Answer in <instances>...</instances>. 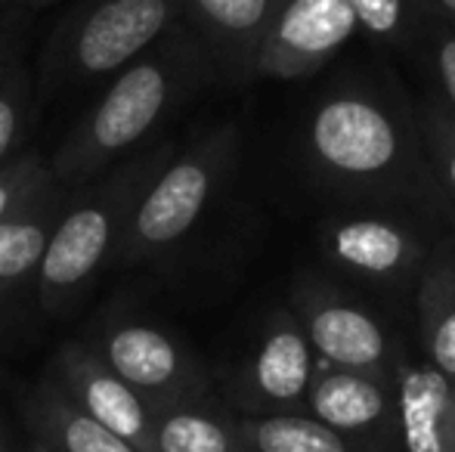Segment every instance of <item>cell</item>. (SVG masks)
I'll return each instance as SVG.
<instances>
[{
    "label": "cell",
    "mask_w": 455,
    "mask_h": 452,
    "mask_svg": "<svg viewBox=\"0 0 455 452\" xmlns=\"http://www.w3.org/2000/svg\"><path fill=\"white\" fill-rule=\"evenodd\" d=\"M300 155L313 180L344 205L396 208L455 229L403 91L371 84L329 91L307 112Z\"/></svg>",
    "instance_id": "obj_1"
},
{
    "label": "cell",
    "mask_w": 455,
    "mask_h": 452,
    "mask_svg": "<svg viewBox=\"0 0 455 452\" xmlns=\"http://www.w3.org/2000/svg\"><path fill=\"white\" fill-rule=\"evenodd\" d=\"M217 81L214 62L196 35L180 22L124 72L81 115L50 158V174L62 189H78L140 152V146L174 118L196 93Z\"/></svg>",
    "instance_id": "obj_2"
},
{
    "label": "cell",
    "mask_w": 455,
    "mask_h": 452,
    "mask_svg": "<svg viewBox=\"0 0 455 452\" xmlns=\"http://www.w3.org/2000/svg\"><path fill=\"white\" fill-rule=\"evenodd\" d=\"M174 152V143H156L121 158L84 186L68 189L35 276L44 313L62 316L91 295L100 273L112 266L137 199Z\"/></svg>",
    "instance_id": "obj_3"
},
{
    "label": "cell",
    "mask_w": 455,
    "mask_h": 452,
    "mask_svg": "<svg viewBox=\"0 0 455 452\" xmlns=\"http://www.w3.org/2000/svg\"><path fill=\"white\" fill-rule=\"evenodd\" d=\"M239 149L235 121H223L177 149L133 205L112 266H140L177 251L229 183Z\"/></svg>",
    "instance_id": "obj_4"
},
{
    "label": "cell",
    "mask_w": 455,
    "mask_h": 452,
    "mask_svg": "<svg viewBox=\"0 0 455 452\" xmlns=\"http://www.w3.org/2000/svg\"><path fill=\"white\" fill-rule=\"evenodd\" d=\"M180 22V0H81L50 35L35 93L115 78Z\"/></svg>",
    "instance_id": "obj_5"
},
{
    "label": "cell",
    "mask_w": 455,
    "mask_h": 452,
    "mask_svg": "<svg viewBox=\"0 0 455 452\" xmlns=\"http://www.w3.org/2000/svg\"><path fill=\"white\" fill-rule=\"evenodd\" d=\"M440 233L446 229L419 214L347 205L319 224L316 245L341 276L396 295H415L425 260Z\"/></svg>",
    "instance_id": "obj_6"
},
{
    "label": "cell",
    "mask_w": 455,
    "mask_h": 452,
    "mask_svg": "<svg viewBox=\"0 0 455 452\" xmlns=\"http://www.w3.org/2000/svg\"><path fill=\"white\" fill-rule=\"evenodd\" d=\"M291 313L316 362L394 381L396 344L356 295L338 289L331 279L300 273L291 289Z\"/></svg>",
    "instance_id": "obj_7"
},
{
    "label": "cell",
    "mask_w": 455,
    "mask_h": 452,
    "mask_svg": "<svg viewBox=\"0 0 455 452\" xmlns=\"http://www.w3.org/2000/svg\"><path fill=\"white\" fill-rule=\"evenodd\" d=\"M84 344L152 409L208 397V372L202 362L156 322L127 313L106 316Z\"/></svg>",
    "instance_id": "obj_8"
},
{
    "label": "cell",
    "mask_w": 455,
    "mask_h": 452,
    "mask_svg": "<svg viewBox=\"0 0 455 452\" xmlns=\"http://www.w3.org/2000/svg\"><path fill=\"white\" fill-rule=\"evenodd\" d=\"M350 0H282L254 56L251 81H300L323 72L354 37Z\"/></svg>",
    "instance_id": "obj_9"
},
{
    "label": "cell",
    "mask_w": 455,
    "mask_h": 452,
    "mask_svg": "<svg viewBox=\"0 0 455 452\" xmlns=\"http://www.w3.org/2000/svg\"><path fill=\"white\" fill-rule=\"evenodd\" d=\"M313 375L316 353L291 310L279 307L267 316L264 332L233 385V397L248 416L300 412Z\"/></svg>",
    "instance_id": "obj_10"
},
{
    "label": "cell",
    "mask_w": 455,
    "mask_h": 452,
    "mask_svg": "<svg viewBox=\"0 0 455 452\" xmlns=\"http://www.w3.org/2000/svg\"><path fill=\"white\" fill-rule=\"evenodd\" d=\"M50 378L96 424L118 434L137 452H152V406L84 341H68L56 350Z\"/></svg>",
    "instance_id": "obj_11"
},
{
    "label": "cell",
    "mask_w": 455,
    "mask_h": 452,
    "mask_svg": "<svg viewBox=\"0 0 455 452\" xmlns=\"http://www.w3.org/2000/svg\"><path fill=\"white\" fill-rule=\"evenodd\" d=\"M282 0H180L183 25L202 41L217 81L251 84L258 47Z\"/></svg>",
    "instance_id": "obj_12"
},
{
    "label": "cell",
    "mask_w": 455,
    "mask_h": 452,
    "mask_svg": "<svg viewBox=\"0 0 455 452\" xmlns=\"http://www.w3.org/2000/svg\"><path fill=\"white\" fill-rule=\"evenodd\" d=\"M304 409H310V416L325 428L338 431L344 440H375L394 434L396 391L394 381L316 362Z\"/></svg>",
    "instance_id": "obj_13"
},
{
    "label": "cell",
    "mask_w": 455,
    "mask_h": 452,
    "mask_svg": "<svg viewBox=\"0 0 455 452\" xmlns=\"http://www.w3.org/2000/svg\"><path fill=\"white\" fill-rule=\"evenodd\" d=\"M394 391L403 452H455L452 381L427 360H412L396 347Z\"/></svg>",
    "instance_id": "obj_14"
},
{
    "label": "cell",
    "mask_w": 455,
    "mask_h": 452,
    "mask_svg": "<svg viewBox=\"0 0 455 452\" xmlns=\"http://www.w3.org/2000/svg\"><path fill=\"white\" fill-rule=\"evenodd\" d=\"M66 195L68 189H62L47 168L37 186L0 220V304L35 282Z\"/></svg>",
    "instance_id": "obj_15"
},
{
    "label": "cell",
    "mask_w": 455,
    "mask_h": 452,
    "mask_svg": "<svg viewBox=\"0 0 455 452\" xmlns=\"http://www.w3.org/2000/svg\"><path fill=\"white\" fill-rule=\"evenodd\" d=\"M421 347L437 372L455 381V229L437 235L415 285Z\"/></svg>",
    "instance_id": "obj_16"
},
{
    "label": "cell",
    "mask_w": 455,
    "mask_h": 452,
    "mask_svg": "<svg viewBox=\"0 0 455 452\" xmlns=\"http://www.w3.org/2000/svg\"><path fill=\"white\" fill-rule=\"evenodd\" d=\"M22 418L31 437L53 452H137L118 434L96 424L91 416L78 409L53 378H44L25 397Z\"/></svg>",
    "instance_id": "obj_17"
},
{
    "label": "cell",
    "mask_w": 455,
    "mask_h": 452,
    "mask_svg": "<svg viewBox=\"0 0 455 452\" xmlns=\"http://www.w3.org/2000/svg\"><path fill=\"white\" fill-rule=\"evenodd\" d=\"M152 452H245L233 416L204 397L152 409Z\"/></svg>",
    "instance_id": "obj_18"
},
{
    "label": "cell",
    "mask_w": 455,
    "mask_h": 452,
    "mask_svg": "<svg viewBox=\"0 0 455 452\" xmlns=\"http://www.w3.org/2000/svg\"><path fill=\"white\" fill-rule=\"evenodd\" d=\"M245 452H356L338 431L304 412L235 418Z\"/></svg>",
    "instance_id": "obj_19"
},
{
    "label": "cell",
    "mask_w": 455,
    "mask_h": 452,
    "mask_svg": "<svg viewBox=\"0 0 455 452\" xmlns=\"http://www.w3.org/2000/svg\"><path fill=\"white\" fill-rule=\"evenodd\" d=\"M356 28L390 50L415 56L425 31L431 28V12L425 0H350Z\"/></svg>",
    "instance_id": "obj_20"
},
{
    "label": "cell",
    "mask_w": 455,
    "mask_h": 452,
    "mask_svg": "<svg viewBox=\"0 0 455 452\" xmlns=\"http://www.w3.org/2000/svg\"><path fill=\"white\" fill-rule=\"evenodd\" d=\"M412 118L419 127V139L427 164H431V174L455 224V118L431 93L412 103Z\"/></svg>",
    "instance_id": "obj_21"
},
{
    "label": "cell",
    "mask_w": 455,
    "mask_h": 452,
    "mask_svg": "<svg viewBox=\"0 0 455 452\" xmlns=\"http://www.w3.org/2000/svg\"><path fill=\"white\" fill-rule=\"evenodd\" d=\"M31 99H35V78L22 53L0 72V168L22 152Z\"/></svg>",
    "instance_id": "obj_22"
},
{
    "label": "cell",
    "mask_w": 455,
    "mask_h": 452,
    "mask_svg": "<svg viewBox=\"0 0 455 452\" xmlns=\"http://www.w3.org/2000/svg\"><path fill=\"white\" fill-rule=\"evenodd\" d=\"M415 59L431 75V97L455 118V28L431 22V28L425 31L419 50H415Z\"/></svg>",
    "instance_id": "obj_23"
},
{
    "label": "cell",
    "mask_w": 455,
    "mask_h": 452,
    "mask_svg": "<svg viewBox=\"0 0 455 452\" xmlns=\"http://www.w3.org/2000/svg\"><path fill=\"white\" fill-rule=\"evenodd\" d=\"M44 174H47V162L41 158V152H28V149L12 155L0 168V220L37 186V180Z\"/></svg>",
    "instance_id": "obj_24"
},
{
    "label": "cell",
    "mask_w": 455,
    "mask_h": 452,
    "mask_svg": "<svg viewBox=\"0 0 455 452\" xmlns=\"http://www.w3.org/2000/svg\"><path fill=\"white\" fill-rule=\"evenodd\" d=\"M25 44H28V12L0 10V72L25 53Z\"/></svg>",
    "instance_id": "obj_25"
},
{
    "label": "cell",
    "mask_w": 455,
    "mask_h": 452,
    "mask_svg": "<svg viewBox=\"0 0 455 452\" xmlns=\"http://www.w3.org/2000/svg\"><path fill=\"white\" fill-rule=\"evenodd\" d=\"M431 22H440L446 28H455V0H425Z\"/></svg>",
    "instance_id": "obj_26"
},
{
    "label": "cell",
    "mask_w": 455,
    "mask_h": 452,
    "mask_svg": "<svg viewBox=\"0 0 455 452\" xmlns=\"http://www.w3.org/2000/svg\"><path fill=\"white\" fill-rule=\"evenodd\" d=\"M56 0H0V10H22V12H31V10H44V6H53Z\"/></svg>",
    "instance_id": "obj_27"
},
{
    "label": "cell",
    "mask_w": 455,
    "mask_h": 452,
    "mask_svg": "<svg viewBox=\"0 0 455 452\" xmlns=\"http://www.w3.org/2000/svg\"><path fill=\"white\" fill-rule=\"evenodd\" d=\"M28 452H53L50 447H44L41 440H35V437H31V447H28Z\"/></svg>",
    "instance_id": "obj_28"
},
{
    "label": "cell",
    "mask_w": 455,
    "mask_h": 452,
    "mask_svg": "<svg viewBox=\"0 0 455 452\" xmlns=\"http://www.w3.org/2000/svg\"><path fill=\"white\" fill-rule=\"evenodd\" d=\"M0 452H10V443H6V434H4V424H0Z\"/></svg>",
    "instance_id": "obj_29"
},
{
    "label": "cell",
    "mask_w": 455,
    "mask_h": 452,
    "mask_svg": "<svg viewBox=\"0 0 455 452\" xmlns=\"http://www.w3.org/2000/svg\"><path fill=\"white\" fill-rule=\"evenodd\" d=\"M452 422H455V381H452Z\"/></svg>",
    "instance_id": "obj_30"
}]
</instances>
